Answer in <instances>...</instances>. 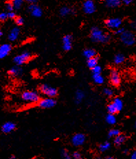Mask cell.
<instances>
[{"label": "cell", "instance_id": "6da1fadb", "mask_svg": "<svg viewBox=\"0 0 136 159\" xmlns=\"http://www.w3.org/2000/svg\"><path fill=\"white\" fill-rule=\"evenodd\" d=\"M90 38L93 42L107 43L111 39V36L103 32L99 27H92L90 32Z\"/></svg>", "mask_w": 136, "mask_h": 159}, {"label": "cell", "instance_id": "7a4b0ae2", "mask_svg": "<svg viewBox=\"0 0 136 159\" xmlns=\"http://www.w3.org/2000/svg\"><path fill=\"white\" fill-rule=\"evenodd\" d=\"M22 100L26 102L31 104H37L39 103L40 100V95L39 93L35 91H26L21 94Z\"/></svg>", "mask_w": 136, "mask_h": 159}, {"label": "cell", "instance_id": "3957f363", "mask_svg": "<svg viewBox=\"0 0 136 159\" xmlns=\"http://www.w3.org/2000/svg\"><path fill=\"white\" fill-rule=\"evenodd\" d=\"M121 42L127 46H132L135 43V37L131 31L125 30L120 36Z\"/></svg>", "mask_w": 136, "mask_h": 159}, {"label": "cell", "instance_id": "277c9868", "mask_svg": "<svg viewBox=\"0 0 136 159\" xmlns=\"http://www.w3.org/2000/svg\"><path fill=\"white\" fill-rule=\"evenodd\" d=\"M39 90L43 94L46 95L48 97L54 98L58 94V91L56 88L52 87L50 85L47 84H41L39 87Z\"/></svg>", "mask_w": 136, "mask_h": 159}, {"label": "cell", "instance_id": "5b68a950", "mask_svg": "<svg viewBox=\"0 0 136 159\" xmlns=\"http://www.w3.org/2000/svg\"><path fill=\"white\" fill-rule=\"evenodd\" d=\"M31 58V54L28 51L23 52L21 54H19L16 56L14 58L13 61L16 64V65L18 66H21V65H24V63L27 62Z\"/></svg>", "mask_w": 136, "mask_h": 159}, {"label": "cell", "instance_id": "8992f818", "mask_svg": "<svg viewBox=\"0 0 136 159\" xmlns=\"http://www.w3.org/2000/svg\"><path fill=\"white\" fill-rule=\"evenodd\" d=\"M105 26L112 30H118L122 25V19L120 18H109L105 22Z\"/></svg>", "mask_w": 136, "mask_h": 159}, {"label": "cell", "instance_id": "52a82bcc", "mask_svg": "<svg viewBox=\"0 0 136 159\" xmlns=\"http://www.w3.org/2000/svg\"><path fill=\"white\" fill-rule=\"evenodd\" d=\"M57 104V101L54 98L47 97L42 99L38 103L39 107L41 108H52Z\"/></svg>", "mask_w": 136, "mask_h": 159}, {"label": "cell", "instance_id": "ba28073f", "mask_svg": "<svg viewBox=\"0 0 136 159\" xmlns=\"http://www.w3.org/2000/svg\"><path fill=\"white\" fill-rule=\"evenodd\" d=\"M83 10L85 14H92L94 13L96 10L94 2L92 0H87L83 2Z\"/></svg>", "mask_w": 136, "mask_h": 159}, {"label": "cell", "instance_id": "9c48e42d", "mask_svg": "<svg viewBox=\"0 0 136 159\" xmlns=\"http://www.w3.org/2000/svg\"><path fill=\"white\" fill-rule=\"evenodd\" d=\"M85 142V136L82 133H77L72 137V143L76 147H79Z\"/></svg>", "mask_w": 136, "mask_h": 159}, {"label": "cell", "instance_id": "30bf717a", "mask_svg": "<svg viewBox=\"0 0 136 159\" xmlns=\"http://www.w3.org/2000/svg\"><path fill=\"white\" fill-rule=\"evenodd\" d=\"M110 81L115 87H118L120 84L121 78L120 74L117 70L112 69L110 72Z\"/></svg>", "mask_w": 136, "mask_h": 159}, {"label": "cell", "instance_id": "8fae6325", "mask_svg": "<svg viewBox=\"0 0 136 159\" xmlns=\"http://www.w3.org/2000/svg\"><path fill=\"white\" fill-rule=\"evenodd\" d=\"M28 11L34 17H41L43 14V11L41 7L37 4H30L28 6Z\"/></svg>", "mask_w": 136, "mask_h": 159}, {"label": "cell", "instance_id": "7c38bea8", "mask_svg": "<svg viewBox=\"0 0 136 159\" xmlns=\"http://www.w3.org/2000/svg\"><path fill=\"white\" fill-rule=\"evenodd\" d=\"M72 46V37L67 34L63 38V48L65 51H70Z\"/></svg>", "mask_w": 136, "mask_h": 159}, {"label": "cell", "instance_id": "4fadbf2b", "mask_svg": "<svg viewBox=\"0 0 136 159\" xmlns=\"http://www.w3.org/2000/svg\"><path fill=\"white\" fill-rule=\"evenodd\" d=\"M12 47L10 44H3L0 45V59H2L7 56L11 52Z\"/></svg>", "mask_w": 136, "mask_h": 159}, {"label": "cell", "instance_id": "5bb4252c", "mask_svg": "<svg viewBox=\"0 0 136 159\" xmlns=\"http://www.w3.org/2000/svg\"><path fill=\"white\" fill-rule=\"evenodd\" d=\"M15 128H16V124L15 123L11 122H6L3 124L2 127V132L4 133H10L13 131Z\"/></svg>", "mask_w": 136, "mask_h": 159}, {"label": "cell", "instance_id": "9a60e30c", "mask_svg": "<svg viewBox=\"0 0 136 159\" xmlns=\"http://www.w3.org/2000/svg\"><path fill=\"white\" fill-rule=\"evenodd\" d=\"M8 74L12 77H19L23 74V69L20 66L15 65L8 71Z\"/></svg>", "mask_w": 136, "mask_h": 159}, {"label": "cell", "instance_id": "2e32d148", "mask_svg": "<svg viewBox=\"0 0 136 159\" xmlns=\"http://www.w3.org/2000/svg\"><path fill=\"white\" fill-rule=\"evenodd\" d=\"M20 33V30L19 27H15L12 28L8 34V39L11 41H15L18 39Z\"/></svg>", "mask_w": 136, "mask_h": 159}, {"label": "cell", "instance_id": "e0dca14e", "mask_svg": "<svg viewBox=\"0 0 136 159\" xmlns=\"http://www.w3.org/2000/svg\"><path fill=\"white\" fill-rule=\"evenodd\" d=\"M83 56H84L86 59H87V60L96 56V52L93 49L89 48V49H85L84 51H83Z\"/></svg>", "mask_w": 136, "mask_h": 159}, {"label": "cell", "instance_id": "ac0fdd59", "mask_svg": "<svg viewBox=\"0 0 136 159\" xmlns=\"http://www.w3.org/2000/svg\"><path fill=\"white\" fill-rule=\"evenodd\" d=\"M85 98V93L82 90H77L75 93V102L77 104L82 102V101Z\"/></svg>", "mask_w": 136, "mask_h": 159}, {"label": "cell", "instance_id": "d6986e66", "mask_svg": "<svg viewBox=\"0 0 136 159\" xmlns=\"http://www.w3.org/2000/svg\"><path fill=\"white\" fill-rule=\"evenodd\" d=\"M106 6L108 8H117L121 5L120 0H106L105 2Z\"/></svg>", "mask_w": 136, "mask_h": 159}, {"label": "cell", "instance_id": "ffe728a7", "mask_svg": "<svg viewBox=\"0 0 136 159\" xmlns=\"http://www.w3.org/2000/svg\"><path fill=\"white\" fill-rule=\"evenodd\" d=\"M126 139H127V137H125L124 135H119L118 136H117L116 137L114 138V141H113V142H114V144L117 146H120L121 145H122L123 143L125 142Z\"/></svg>", "mask_w": 136, "mask_h": 159}, {"label": "cell", "instance_id": "44dd1931", "mask_svg": "<svg viewBox=\"0 0 136 159\" xmlns=\"http://www.w3.org/2000/svg\"><path fill=\"white\" fill-rule=\"evenodd\" d=\"M72 13H74V11L70 7L63 6L60 9V15L61 17H66Z\"/></svg>", "mask_w": 136, "mask_h": 159}, {"label": "cell", "instance_id": "7402d4cb", "mask_svg": "<svg viewBox=\"0 0 136 159\" xmlns=\"http://www.w3.org/2000/svg\"><path fill=\"white\" fill-rule=\"evenodd\" d=\"M98 57L96 56L94 58H92V59H88L87 61V65L88 67L92 69L93 68L98 65Z\"/></svg>", "mask_w": 136, "mask_h": 159}, {"label": "cell", "instance_id": "603a6c76", "mask_svg": "<svg viewBox=\"0 0 136 159\" xmlns=\"http://www.w3.org/2000/svg\"><path fill=\"white\" fill-rule=\"evenodd\" d=\"M112 103L113 104V105L115 106V107L116 108V109L118 112L120 110H122V109L123 108V102L120 98L119 97L115 98V99L113 100Z\"/></svg>", "mask_w": 136, "mask_h": 159}, {"label": "cell", "instance_id": "cb8c5ba5", "mask_svg": "<svg viewBox=\"0 0 136 159\" xmlns=\"http://www.w3.org/2000/svg\"><path fill=\"white\" fill-rule=\"evenodd\" d=\"M105 120L106 122L109 125H114L117 122L116 117H115V115H112V114H108L107 116H106Z\"/></svg>", "mask_w": 136, "mask_h": 159}, {"label": "cell", "instance_id": "d4e9b609", "mask_svg": "<svg viewBox=\"0 0 136 159\" xmlns=\"http://www.w3.org/2000/svg\"><path fill=\"white\" fill-rule=\"evenodd\" d=\"M125 57L124 55L122 54H118L114 56L113 61H114L115 64L120 65L125 62Z\"/></svg>", "mask_w": 136, "mask_h": 159}, {"label": "cell", "instance_id": "484cf974", "mask_svg": "<svg viewBox=\"0 0 136 159\" xmlns=\"http://www.w3.org/2000/svg\"><path fill=\"white\" fill-rule=\"evenodd\" d=\"M93 80L94 82L97 84H102L104 83V78H103L100 74H95L93 75Z\"/></svg>", "mask_w": 136, "mask_h": 159}, {"label": "cell", "instance_id": "4316f807", "mask_svg": "<svg viewBox=\"0 0 136 159\" xmlns=\"http://www.w3.org/2000/svg\"><path fill=\"white\" fill-rule=\"evenodd\" d=\"M111 147V143L108 141H105V142L101 143L99 145V150L102 152H105L106 151H107Z\"/></svg>", "mask_w": 136, "mask_h": 159}, {"label": "cell", "instance_id": "83f0119b", "mask_svg": "<svg viewBox=\"0 0 136 159\" xmlns=\"http://www.w3.org/2000/svg\"><path fill=\"white\" fill-rule=\"evenodd\" d=\"M119 135H120V130L118 129H115V128L110 130L108 132V137L109 138H115Z\"/></svg>", "mask_w": 136, "mask_h": 159}, {"label": "cell", "instance_id": "f1b7e54d", "mask_svg": "<svg viewBox=\"0 0 136 159\" xmlns=\"http://www.w3.org/2000/svg\"><path fill=\"white\" fill-rule=\"evenodd\" d=\"M107 111L108 113H109V114H112V115H115V113H117L118 112L116 109V108L115 107V106L113 105V103H111V104L107 106Z\"/></svg>", "mask_w": 136, "mask_h": 159}, {"label": "cell", "instance_id": "f546056e", "mask_svg": "<svg viewBox=\"0 0 136 159\" xmlns=\"http://www.w3.org/2000/svg\"><path fill=\"white\" fill-rule=\"evenodd\" d=\"M12 4H13V7H14V9L15 10H19L21 8L23 3H24V2L22 1V0H14V1H12Z\"/></svg>", "mask_w": 136, "mask_h": 159}, {"label": "cell", "instance_id": "4dcf8cb0", "mask_svg": "<svg viewBox=\"0 0 136 159\" xmlns=\"http://www.w3.org/2000/svg\"><path fill=\"white\" fill-rule=\"evenodd\" d=\"M60 156H61V157L63 159H72L71 156H70L69 152L66 150H65V149H63L60 151Z\"/></svg>", "mask_w": 136, "mask_h": 159}, {"label": "cell", "instance_id": "1f68e13d", "mask_svg": "<svg viewBox=\"0 0 136 159\" xmlns=\"http://www.w3.org/2000/svg\"><path fill=\"white\" fill-rule=\"evenodd\" d=\"M92 71L93 75L100 74H101V72H102V68H101V67L99 66V65H97V66H96L95 67L93 68Z\"/></svg>", "mask_w": 136, "mask_h": 159}, {"label": "cell", "instance_id": "d6a6232c", "mask_svg": "<svg viewBox=\"0 0 136 159\" xmlns=\"http://www.w3.org/2000/svg\"><path fill=\"white\" fill-rule=\"evenodd\" d=\"M103 93H104V94L105 95H107L108 97H111L113 95V90L109 89V88H105V89H104V90H103Z\"/></svg>", "mask_w": 136, "mask_h": 159}, {"label": "cell", "instance_id": "836d02e7", "mask_svg": "<svg viewBox=\"0 0 136 159\" xmlns=\"http://www.w3.org/2000/svg\"><path fill=\"white\" fill-rule=\"evenodd\" d=\"M6 8L8 12H12L14 10L13 4H12V2H7L6 4Z\"/></svg>", "mask_w": 136, "mask_h": 159}, {"label": "cell", "instance_id": "e575fe53", "mask_svg": "<svg viewBox=\"0 0 136 159\" xmlns=\"http://www.w3.org/2000/svg\"><path fill=\"white\" fill-rule=\"evenodd\" d=\"M15 23H16L17 26H22L24 23V19L21 17H16V19H15Z\"/></svg>", "mask_w": 136, "mask_h": 159}, {"label": "cell", "instance_id": "d590c367", "mask_svg": "<svg viewBox=\"0 0 136 159\" xmlns=\"http://www.w3.org/2000/svg\"><path fill=\"white\" fill-rule=\"evenodd\" d=\"M72 158L74 159H82V156L79 152H75L73 153Z\"/></svg>", "mask_w": 136, "mask_h": 159}, {"label": "cell", "instance_id": "8d00e7d4", "mask_svg": "<svg viewBox=\"0 0 136 159\" xmlns=\"http://www.w3.org/2000/svg\"><path fill=\"white\" fill-rule=\"evenodd\" d=\"M8 18V14L6 12L0 13V21H4Z\"/></svg>", "mask_w": 136, "mask_h": 159}, {"label": "cell", "instance_id": "74e56055", "mask_svg": "<svg viewBox=\"0 0 136 159\" xmlns=\"http://www.w3.org/2000/svg\"><path fill=\"white\" fill-rule=\"evenodd\" d=\"M7 14H8V18L16 19V14H15L13 11L8 12Z\"/></svg>", "mask_w": 136, "mask_h": 159}, {"label": "cell", "instance_id": "f35d334b", "mask_svg": "<svg viewBox=\"0 0 136 159\" xmlns=\"http://www.w3.org/2000/svg\"><path fill=\"white\" fill-rule=\"evenodd\" d=\"M125 31V30L124 28H123V27H120V28H118V30H115V34H118V35H120H120L122 34Z\"/></svg>", "mask_w": 136, "mask_h": 159}, {"label": "cell", "instance_id": "ab89813d", "mask_svg": "<svg viewBox=\"0 0 136 159\" xmlns=\"http://www.w3.org/2000/svg\"><path fill=\"white\" fill-rule=\"evenodd\" d=\"M130 26L133 29H136V21H133L131 22Z\"/></svg>", "mask_w": 136, "mask_h": 159}, {"label": "cell", "instance_id": "60d3db41", "mask_svg": "<svg viewBox=\"0 0 136 159\" xmlns=\"http://www.w3.org/2000/svg\"><path fill=\"white\" fill-rule=\"evenodd\" d=\"M27 2L30 4H36L37 3V0H28Z\"/></svg>", "mask_w": 136, "mask_h": 159}, {"label": "cell", "instance_id": "b9f144b4", "mask_svg": "<svg viewBox=\"0 0 136 159\" xmlns=\"http://www.w3.org/2000/svg\"><path fill=\"white\" fill-rule=\"evenodd\" d=\"M132 2H133L132 0H124V1H123V3L126 5H129L131 4Z\"/></svg>", "mask_w": 136, "mask_h": 159}, {"label": "cell", "instance_id": "7bdbcfd3", "mask_svg": "<svg viewBox=\"0 0 136 159\" xmlns=\"http://www.w3.org/2000/svg\"><path fill=\"white\" fill-rule=\"evenodd\" d=\"M130 159H136V150L131 154Z\"/></svg>", "mask_w": 136, "mask_h": 159}, {"label": "cell", "instance_id": "ee69618b", "mask_svg": "<svg viewBox=\"0 0 136 159\" xmlns=\"http://www.w3.org/2000/svg\"><path fill=\"white\" fill-rule=\"evenodd\" d=\"M128 152H129V150H128V149H125V150H124V151H123V152H124V154H127Z\"/></svg>", "mask_w": 136, "mask_h": 159}, {"label": "cell", "instance_id": "f6af8a7d", "mask_svg": "<svg viewBox=\"0 0 136 159\" xmlns=\"http://www.w3.org/2000/svg\"><path fill=\"white\" fill-rule=\"evenodd\" d=\"M2 35H3V32H2V31L1 30H0V39H1V38L2 37Z\"/></svg>", "mask_w": 136, "mask_h": 159}, {"label": "cell", "instance_id": "bcb514c9", "mask_svg": "<svg viewBox=\"0 0 136 159\" xmlns=\"http://www.w3.org/2000/svg\"><path fill=\"white\" fill-rule=\"evenodd\" d=\"M105 159H114V158L112 157V156H107V157Z\"/></svg>", "mask_w": 136, "mask_h": 159}, {"label": "cell", "instance_id": "7dc6e473", "mask_svg": "<svg viewBox=\"0 0 136 159\" xmlns=\"http://www.w3.org/2000/svg\"><path fill=\"white\" fill-rule=\"evenodd\" d=\"M10 159H15V156H11V158H10Z\"/></svg>", "mask_w": 136, "mask_h": 159}, {"label": "cell", "instance_id": "c3c4849f", "mask_svg": "<svg viewBox=\"0 0 136 159\" xmlns=\"http://www.w3.org/2000/svg\"><path fill=\"white\" fill-rule=\"evenodd\" d=\"M135 127H136V121H135Z\"/></svg>", "mask_w": 136, "mask_h": 159}, {"label": "cell", "instance_id": "681fc988", "mask_svg": "<svg viewBox=\"0 0 136 159\" xmlns=\"http://www.w3.org/2000/svg\"><path fill=\"white\" fill-rule=\"evenodd\" d=\"M32 159H35V158H32Z\"/></svg>", "mask_w": 136, "mask_h": 159}]
</instances>
